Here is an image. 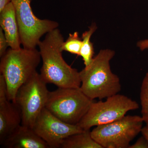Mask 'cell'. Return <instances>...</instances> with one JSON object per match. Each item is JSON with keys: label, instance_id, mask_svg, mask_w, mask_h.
<instances>
[{"label": "cell", "instance_id": "obj_4", "mask_svg": "<svg viewBox=\"0 0 148 148\" xmlns=\"http://www.w3.org/2000/svg\"><path fill=\"white\" fill-rule=\"evenodd\" d=\"M93 100L80 88H61L49 91L45 108L67 123L77 125L90 108Z\"/></svg>", "mask_w": 148, "mask_h": 148}, {"label": "cell", "instance_id": "obj_10", "mask_svg": "<svg viewBox=\"0 0 148 148\" xmlns=\"http://www.w3.org/2000/svg\"><path fill=\"white\" fill-rule=\"evenodd\" d=\"M21 111L8 98L5 80L0 75V144L21 124Z\"/></svg>", "mask_w": 148, "mask_h": 148}, {"label": "cell", "instance_id": "obj_16", "mask_svg": "<svg viewBox=\"0 0 148 148\" xmlns=\"http://www.w3.org/2000/svg\"><path fill=\"white\" fill-rule=\"evenodd\" d=\"M140 100L142 117L146 125L148 126V72L142 82L140 88Z\"/></svg>", "mask_w": 148, "mask_h": 148}, {"label": "cell", "instance_id": "obj_11", "mask_svg": "<svg viewBox=\"0 0 148 148\" xmlns=\"http://www.w3.org/2000/svg\"><path fill=\"white\" fill-rule=\"evenodd\" d=\"M0 144L6 148H49L33 127L22 124Z\"/></svg>", "mask_w": 148, "mask_h": 148}, {"label": "cell", "instance_id": "obj_19", "mask_svg": "<svg viewBox=\"0 0 148 148\" xmlns=\"http://www.w3.org/2000/svg\"><path fill=\"white\" fill-rule=\"evenodd\" d=\"M137 47L141 51L148 49V39L140 40L137 43Z\"/></svg>", "mask_w": 148, "mask_h": 148}, {"label": "cell", "instance_id": "obj_8", "mask_svg": "<svg viewBox=\"0 0 148 148\" xmlns=\"http://www.w3.org/2000/svg\"><path fill=\"white\" fill-rule=\"evenodd\" d=\"M31 1L11 0L18 22L21 45L28 49L36 48L42 36L59 26L57 21L37 17L32 10Z\"/></svg>", "mask_w": 148, "mask_h": 148}, {"label": "cell", "instance_id": "obj_20", "mask_svg": "<svg viewBox=\"0 0 148 148\" xmlns=\"http://www.w3.org/2000/svg\"><path fill=\"white\" fill-rule=\"evenodd\" d=\"M11 2V0H0V12Z\"/></svg>", "mask_w": 148, "mask_h": 148}, {"label": "cell", "instance_id": "obj_15", "mask_svg": "<svg viewBox=\"0 0 148 148\" xmlns=\"http://www.w3.org/2000/svg\"><path fill=\"white\" fill-rule=\"evenodd\" d=\"M82 42V39L80 38L78 32H75L69 34L68 38L62 44L61 49L63 51L79 56Z\"/></svg>", "mask_w": 148, "mask_h": 148}, {"label": "cell", "instance_id": "obj_3", "mask_svg": "<svg viewBox=\"0 0 148 148\" xmlns=\"http://www.w3.org/2000/svg\"><path fill=\"white\" fill-rule=\"evenodd\" d=\"M41 59L36 48L9 49L0 62V72L5 80L8 100L15 102L19 88L37 72Z\"/></svg>", "mask_w": 148, "mask_h": 148}, {"label": "cell", "instance_id": "obj_6", "mask_svg": "<svg viewBox=\"0 0 148 148\" xmlns=\"http://www.w3.org/2000/svg\"><path fill=\"white\" fill-rule=\"evenodd\" d=\"M139 108L136 101L127 96L116 94L107 98L106 101L93 102L77 125L84 130L108 124L123 117L129 111Z\"/></svg>", "mask_w": 148, "mask_h": 148}, {"label": "cell", "instance_id": "obj_21", "mask_svg": "<svg viewBox=\"0 0 148 148\" xmlns=\"http://www.w3.org/2000/svg\"><path fill=\"white\" fill-rule=\"evenodd\" d=\"M141 133L143 136L147 139L148 141V126L146 125L143 127L141 130Z\"/></svg>", "mask_w": 148, "mask_h": 148}, {"label": "cell", "instance_id": "obj_18", "mask_svg": "<svg viewBox=\"0 0 148 148\" xmlns=\"http://www.w3.org/2000/svg\"><path fill=\"white\" fill-rule=\"evenodd\" d=\"M128 148H148V141L143 135Z\"/></svg>", "mask_w": 148, "mask_h": 148}, {"label": "cell", "instance_id": "obj_2", "mask_svg": "<svg viewBox=\"0 0 148 148\" xmlns=\"http://www.w3.org/2000/svg\"><path fill=\"white\" fill-rule=\"evenodd\" d=\"M114 51L101 49L91 64L79 72L83 92L90 99L100 100L118 94L121 89L119 77L111 70L110 62Z\"/></svg>", "mask_w": 148, "mask_h": 148}, {"label": "cell", "instance_id": "obj_14", "mask_svg": "<svg viewBox=\"0 0 148 148\" xmlns=\"http://www.w3.org/2000/svg\"><path fill=\"white\" fill-rule=\"evenodd\" d=\"M97 29V25L93 23L88 27V30L83 33L82 36V45L79 56L82 57L85 67L89 66L94 58V47L90 39Z\"/></svg>", "mask_w": 148, "mask_h": 148}, {"label": "cell", "instance_id": "obj_9", "mask_svg": "<svg viewBox=\"0 0 148 148\" xmlns=\"http://www.w3.org/2000/svg\"><path fill=\"white\" fill-rule=\"evenodd\" d=\"M33 128L49 148H60L66 138L84 130L77 125L61 120L45 108L37 118Z\"/></svg>", "mask_w": 148, "mask_h": 148}, {"label": "cell", "instance_id": "obj_13", "mask_svg": "<svg viewBox=\"0 0 148 148\" xmlns=\"http://www.w3.org/2000/svg\"><path fill=\"white\" fill-rule=\"evenodd\" d=\"M61 148H103L93 140L89 130L69 136L61 144Z\"/></svg>", "mask_w": 148, "mask_h": 148}, {"label": "cell", "instance_id": "obj_12", "mask_svg": "<svg viewBox=\"0 0 148 148\" xmlns=\"http://www.w3.org/2000/svg\"><path fill=\"white\" fill-rule=\"evenodd\" d=\"M0 26L8 42L9 47L12 49L21 48V39L15 10L11 2L0 12Z\"/></svg>", "mask_w": 148, "mask_h": 148}, {"label": "cell", "instance_id": "obj_5", "mask_svg": "<svg viewBox=\"0 0 148 148\" xmlns=\"http://www.w3.org/2000/svg\"><path fill=\"white\" fill-rule=\"evenodd\" d=\"M144 122L142 116H125L116 121L95 126L90 134L103 148H128L141 132Z\"/></svg>", "mask_w": 148, "mask_h": 148}, {"label": "cell", "instance_id": "obj_1", "mask_svg": "<svg viewBox=\"0 0 148 148\" xmlns=\"http://www.w3.org/2000/svg\"><path fill=\"white\" fill-rule=\"evenodd\" d=\"M64 41L58 28L46 34L38 46L42 65L40 75L44 81L61 88H77L81 85L79 72L66 63L61 47Z\"/></svg>", "mask_w": 148, "mask_h": 148}, {"label": "cell", "instance_id": "obj_17", "mask_svg": "<svg viewBox=\"0 0 148 148\" xmlns=\"http://www.w3.org/2000/svg\"><path fill=\"white\" fill-rule=\"evenodd\" d=\"M8 42L1 28H0V57H2L7 51Z\"/></svg>", "mask_w": 148, "mask_h": 148}, {"label": "cell", "instance_id": "obj_7", "mask_svg": "<svg viewBox=\"0 0 148 148\" xmlns=\"http://www.w3.org/2000/svg\"><path fill=\"white\" fill-rule=\"evenodd\" d=\"M40 73L36 72L19 88L15 102L21 115V124L33 127L45 108L49 91Z\"/></svg>", "mask_w": 148, "mask_h": 148}]
</instances>
